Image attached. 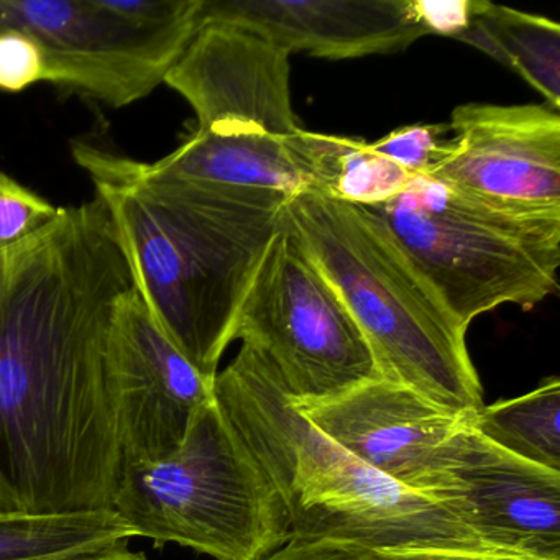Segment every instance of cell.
Here are the masks:
<instances>
[{"mask_svg": "<svg viewBox=\"0 0 560 560\" xmlns=\"http://www.w3.org/2000/svg\"><path fill=\"white\" fill-rule=\"evenodd\" d=\"M214 395L277 490L291 539L326 537L376 550L487 546L438 501L366 467L317 431L250 347L218 373Z\"/></svg>", "mask_w": 560, "mask_h": 560, "instance_id": "cell-3", "label": "cell"}, {"mask_svg": "<svg viewBox=\"0 0 560 560\" xmlns=\"http://www.w3.org/2000/svg\"><path fill=\"white\" fill-rule=\"evenodd\" d=\"M264 560H388L382 550L339 539H291Z\"/></svg>", "mask_w": 560, "mask_h": 560, "instance_id": "cell-22", "label": "cell"}, {"mask_svg": "<svg viewBox=\"0 0 560 560\" xmlns=\"http://www.w3.org/2000/svg\"><path fill=\"white\" fill-rule=\"evenodd\" d=\"M455 40L513 70L546 100L550 109L559 110V24L487 0H474L470 22Z\"/></svg>", "mask_w": 560, "mask_h": 560, "instance_id": "cell-15", "label": "cell"}, {"mask_svg": "<svg viewBox=\"0 0 560 560\" xmlns=\"http://www.w3.org/2000/svg\"><path fill=\"white\" fill-rule=\"evenodd\" d=\"M234 340L260 353L296 402L382 378L339 291L284 221L248 288Z\"/></svg>", "mask_w": 560, "mask_h": 560, "instance_id": "cell-9", "label": "cell"}, {"mask_svg": "<svg viewBox=\"0 0 560 560\" xmlns=\"http://www.w3.org/2000/svg\"><path fill=\"white\" fill-rule=\"evenodd\" d=\"M132 537V529L114 511L61 516L0 513V560L31 559Z\"/></svg>", "mask_w": 560, "mask_h": 560, "instance_id": "cell-17", "label": "cell"}, {"mask_svg": "<svg viewBox=\"0 0 560 560\" xmlns=\"http://www.w3.org/2000/svg\"><path fill=\"white\" fill-rule=\"evenodd\" d=\"M447 153L424 176L521 214L560 215V114L544 106L464 104Z\"/></svg>", "mask_w": 560, "mask_h": 560, "instance_id": "cell-11", "label": "cell"}, {"mask_svg": "<svg viewBox=\"0 0 560 560\" xmlns=\"http://www.w3.org/2000/svg\"><path fill=\"white\" fill-rule=\"evenodd\" d=\"M156 326L206 378L234 342L255 273L284 224L287 196L156 178L145 163L74 142Z\"/></svg>", "mask_w": 560, "mask_h": 560, "instance_id": "cell-2", "label": "cell"}, {"mask_svg": "<svg viewBox=\"0 0 560 560\" xmlns=\"http://www.w3.org/2000/svg\"><path fill=\"white\" fill-rule=\"evenodd\" d=\"M132 288L100 196L0 252V500L12 513L113 511L122 454L109 339Z\"/></svg>", "mask_w": 560, "mask_h": 560, "instance_id": "cell-1", "label": "cell"}, {"mask_svg": "<svg viewBox=\"0 0 560 560\" xmlns=\"http://www.w3.org/2000/svg\"><path fill=\"white\" fill-rule=\"evenodd\" d=\"M214 382L156 326L136 288L124 294L109 339V385L122 470L173 454L199 409L215 398Z\"/></svg>", "mask_w": 560, "mask_h": 560, "instance_id": "cell-12", "label": "cell"}, {"mask_svg": "<svg viewBox=\"0 0 560 560\" xmlns=\"http://www.w3.org/2000/svg\"><path fill=\"white\" fill-rule=\"evenodd\" d=\"M447 132H451L448 124L401 127L369 145L409 175L419 176L425 175L447 153L451 145V139H444Z\"/></svg>", "mask_w": 560, "mask_h": 560, "instance_id": "cell-20", "label": "cell"}, {"mask_svg": "<svg viewBox=\"0 0 560 560\" xmlns=\"http://www.w3.org/2000/svg\"><path fill=\"white\" fill-rule=\"evenodd\" d=\"M416 15L428 28L429 35L457 38L467 28L474 11V0H412Z\"/></svg>", "mask_w": 560, "mask_h": 560, "instance_id": "cell-23", "label": "cell"}, {"mask_svg": "<svg viewBox=\"0 0 560 560\" xmlns=\"http://www.w3.org/2000/svg\"><path fill=\"white\" fill-rule=\"evenodd\" d=\"M388 560H544L498 547H405L382 550Z\"/></svg>", "mask_w": 560, "mask_h": 560, "instance_id": "cell-24", "label": "cell"}, {"mask_svg": "<svg viewBox=\"0 0 560 560\" xmlns=\"http://www.w3.org/2000/svg\"><path fill=\"white\" fill-rule=\"evenodd\" d=\"M284 221L339 291L382 378L454 415L483 408L468 327L378 215L326 196L298 195L284 205Z\"/></svg>", "mask_w": 560, "mask_h": 560, "instance_id": "cell-5", "label": "cell"}, {"mask_svg": "<svg viewBox=\"0 0 560 560\" xmlns=\"http://www.w3.org/2000/svg\"><path fill=\"white\" fill-rule=\"evenodd\" d=\"M199 22L244 28L288 55H389L429 35L412 0H202Z\"/></svg>", "mask_w": 560, "mask_h": 560, "instance_id": "cell-13", "label": "cell"}, {"mask_svg": "<svg viewBox=\"0 0 560 560\" xmlns=\"http://www.w3.org/2000/svg\"><path fill=\"white\" fill-rule=\"evenodd\" d=\"M369 209L465 327L504 304L533 310L559 287L560 215L504 211L424 175Z\"/></svg>", "mask_w": 560, "mask_h": 560, "instance_id": "cell-7", "label": "cell"}, {"mask_svg": "<svg viewBox=\"0 0 560 560\" xmlns=\"http://www.w3.org/2000/svg\"><path fill=\"white\" fill-rule=\"evenodd\" d=\"M0 513H12V511H9L5 504L2 503V500H0Z\"/></svg>", "mask_w": 560, "mask_h": 560, "instance_id": "cell-26", "label": "cell"}, {"mask_svg": "<svg viewBox=\"0 0 560 560\" xmlns=\"http://www.w3.org/2000/svg\"><path fill=\"white\" fill-rule=\"evenodd\" d=\"M129 540H114V542L91 544L80 549L65 550V552L48 553V556L31 557L21 560H149L145 553L133 552L129 549Z\"/></svg>", "mask_w": 560, "mask_h": 560, "instance_id": "cell-25", "label": "cell"}, {"mask_svg": "<svg viewBox=\"0 0 560 560\" xmlns=\"http://www.w3.org/2000/svg\"><path fill=\"white\" fill-rule=\"evenodd\" d=\"M293 402L334 444L416 493L439 445L467 418L385 378L323 401Z\"/></svg>", "mask_w": 560, "mask_h": 560, "instance_id": "cell-14", "label": "cell"}, {"mask_svg": "<svg viewBox=\"0 0 560 560\" xmlns=\"http://www.w3.org/2000/svg\"><path fill=\"white\" fill-rule=\"evenodd\" d=\"M60 208L0 172V252L44 231Z\"/></svg>", "mask_w": 560, "mask_h": 560, "instance_id": "cell-19", "label": "cell"}, {"mask_svg": "<svg viewBox=\"0 0 560 560\" xmlns=\"http://www.w3.org/2000/svg\"><path fill=\"white\" fill-rule=\"evenodd\" d=\"M45 81V57L37 42L18 31H0V91L22 93Z\"/></svg>", "mask_w": 560, "mask_h": 560, "instance_id": "cell-21", "label": "cell"}, {"mask_svg": "<svg viewBox=\"0 0 560 560\" xmlns=\"http://www.w3.org/2000/svg\"><path fill=\"white\" fill-rule=\"evenodd\" d=\"M411 178L392 160L373 152L365 140L346 137L337 156L330 198L370 208L395 199Z\"/></svg>", "mask_w": 560, "mask_h": 560, "instance_id": "cell-18", "label": "cell"}, {"mask_svg": "<svg viewBox=\"0 0 560 560\" xmlns=\"http://www.w3.org/2000/svg\"><path fill=\"white\" fill-rule=\"evenodd\" d=\"M419 493L487 546L560 560V471L498 447L467 418L439 445Z\"/></svg>", "mask_w": 560, "mask_h": 560, "instance_id": "cell-10", "label": "cell"}, {"mask_svg": "<svg viewBox=\"0 0 560 560\" xmlns=\"http://www.w3.org/2000/svg\"><path fill=\"white\" fill-rule=\"evenodd\" d=\"M202 0H0V31L37 42L45 81L126 107L165 83L201 22Z\"/></svg>", "mask_w": 560, "mask_h": 560, "instance_id": "cell-8", "label": "cell"}, {"mask_svg": "<svg viewBox=\"0 0 560 560\" xmlns=\"http://www.w3.org/2000/svg\"><path fill=\"white\" fill-rule=\"evenodd\" d=\"M165 83L198 126L156 178L329 198L342 137L301 127L291 103L290 55L244 28L205 24Z\"/></svg>", "mask_w": 560, "mask_h": 560, "instance_id": "cell-4", "label": "cell"}, {"mask_svg": "<svg viewBox=\"0 0 560 560\" xmlns=\"http://www.w3.org/2000/svg\"><path fill=\"white\" fill-rule=\"evenodd\" d=\"M467 424L498 447L540 467L560 471V382L547 378L536 389L483 406Z\"/></svg>", "mask_w": 560, "mask_h": 560, "instance_id": "cell-16", "label": "cell"}, {"mask_svg": "<svg viewBox=\"0 0 560 560\" xmlns=\"http://www.w3.org/2000/svg\"><path fill=\"white\" fill-rule=\"evenodd\" d=\"M110 510L136 537L215 560H264L291 540L277 490L215 398L173 454L124 468Z\"/></svg>", "mask_w": 560, "mask_h": 560, "instance_id": "cell-6", "label": "cell"}]
</instances>
